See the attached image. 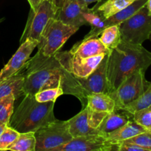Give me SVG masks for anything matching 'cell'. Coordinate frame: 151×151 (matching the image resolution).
Masks as SVG:
<instances>
[{
    "label": "cell",
    "mask_w": 151,
    "mask_h": 151,
    "mask_svg": "<svg viewBox=\"0 0 151 151\" xmlns=\"http://www.w3.org/2000/svg\"><path fill=\"white\" fill-rule=\"evenodd\" d=\"M121 39L126 42L142 45L151 36V16L146 4L119 25Z\"/></svg>",
    "instance_id": "obj_5"
},
{
    "label": "cell",
    "mask_w": 151,
    "mask_h": 151,
    "mask_svg": "<svg viewBox=\"0 0 151 151\" xmlns=\"http://www.w3.org/2000/svg\"><path fill=\"white\" fill-rule=\"evenodd\" d=\"M109 54L105 55L104 58L96 69L86 78H77L81 99L80 102L83 107L87 105V97L92 93L110 92L107 80V64Z\"/></svg>",
    "instance_id": "obj_9"
},
{
    "label": "cell",
    "mask_w": 151,
    "mask_h": 151,
    "mask_svg": "<svg viewBox=\"0 0 151 151\" xmlns=\"http://www.w3.org/2000/svg\"><path fill=\"white\" fill-rule=\"evenodd\" d=\"M28 1L29 2L30 5V10L33 12V13H35L38 10V7H39L40 4L44 1V0H28Z\"/></svg>",
    "instance_id": "obj_31"
},
{
    "label": "cell",
    "mask_w": 151,
    "mask_h": 151,
    "mask_svg": "<svg viewBox=\"0 0 151 151\" xmlns=\"http://www.w3.org/2000/svg\"><path fill=\"white\" fill-rule=\"evenodd\" d=\"M145 72L139 69L125 78L116 90L109 93L115 100V109H121L146 91L150 82L145 78Z\"/></svg>",
    "instance_id": "obj_8"
},
{
    "label": "cell",
    "mask_w": 151,
    "mask_h": 151,
    "mask_svg": "<svg viewBox=\"0 0 151 151\" xmlns=\"http://www.w3.org/2000/svg\"><path fill=\"white\" fill-rule=\"evenodd\" d=\"M122 142L134 143L144 147L147 151H151V131H147Z\"/></svg>",
    "instance_id": "obj_29"
},
{
    "label": "cell",
    "mask_w": 151,
    "mask_h": 151,
    "mask_svg": "<svg viewBox=\"0 0 151 151\" xmlns=\"http://www.w3.org/2000/svg\"><path fill=\"white\" fill-rule=\"evenodd\" d=\"M7 125H6V124H4V123H0V134L2 133V131H4V129L5 128V127L7 126Z\"/></svg>",
    "instance_id": "obj_35"
},
{
    "label": "cell",
    "mask_w": 151,
    "mask_h": 151,
    "mask_svg": "<svg viewBox=\"0 0 151 151\" xmlns=\"http://www.w3.org/2000/svg\"><path fill=\"white\" fill-rule=\"evenodd\" d=\"M150 66V52L142 45L130 44L121 40L109 55L107 80L110 92L116 90L130 75L139 69L146 71Z\"/></svg>",
    "instance_id": "obj_2"
},
{
    "label": "cell",
    "mask_w": 151,
    "mask_h": 151,
    "mask_svg": "<svg viewBox=\"0 0 151 151\" xmlns=\"http://www.w3.org/2000/svg\"><path fill=\"white\" fill-rule=\"evenodd\" d=\"M146 7L147 9V11L149 15L151 16V0H147L146 3Z\"/></svg>",
    "instance_id": "obj_34"
},
{
    "label": "cell",
    "mask_w": 151,
    "mask_h": 151,
    "mask_svg": "<svg viewBox=\"0 0 151 151\" xmlns=\"http://www.w3.org/2000/svg\"><path fill=\"white\" fill-rule=\"evenodd\" d=\"M105 53L87 58H81L73 55L72 72L77 78H86L89 76L97 68L99 63L105 56Z\"/></svg>",
    "instance_id": "obj_16"
},
{
    "label": "cell",
    "mask_w": 151,
    "mask_h": 151,
    "mask_svg": "<svg viewBox=\"0 0 151 151\" xmlns=\"http://www.w3.org/2000/svg\"><path fill=\"white\" fill-rule=\"evenodd\" d=\"M24 96L10 117L9 126L19 133L36 132L56 120L53 112L55 102L40 103L36 100L34 95Z\"/></svg>",
    "instance_id": "obj_3"
},
{
    "label": "cell",
    "mask_w": 151,
    "mask_h": 151,
    "mask_svg": "<svg viewBox=\"0 0 151 151\" xmlns=\"http://www.w3.org/2000/svg\"><path fill=\"white\" fill-rule=\"evenodd\" d=\"M36 151H52L73 139L68 121L56 119L35 132Z\"/></svg>",
    "instance_id": "obj_7"
},
{
    "label": "cell",
    "mask_w": 151,
    "mask_h": 151,
    "mask_svg": "<svg viewBox=\"0 0 151 151\" xmlns=\"http://www.w3.org/2000/svg\"><path fill=\"white\" fill-rule=\"evenodd\" d=\"M135 1L136 0H106L101 4L98 3L92 9L106 19L126 8Z\"/></svg>",
    "instance_id": "obj_21"
},
{
    "label": "cell",
    "mask_w": 151,
    "mask_h": 151,
    "mask_svg": "<svg viewBox=\"0 0 151 151\" xmlns=\"http://www.w3.org/2000/svg\"><path fill=\"white\" fill-rule=\"evenodd\" d=\"M19 135V131L7 125L0 134V150H7V147L16 140Z\"/></svg>",
    "instance_id": "obj_27"
},
{
    "label": "cell",
    "mask_w": 151,
    "mask_h": 151,
    "mask_svg": "<svg viewBox=\"0 0 151 151\" xmlns=\"http://www.w3.org/2000/svg\"><path fill=\"white\" fill-rule=\"evenodd\" d=\"M36 139L35 132L19 133L14 142L7 147V150L36 151Z\"/></svg>",
    "instance_id": "obj_23"
},
{
    "label": "cell",
    "mask_w": 151,
    "mask_h": 151,
    "mask_svg": "<svg viewBox=\"0 0 151 151\" xmlns=\"http://www.w3.org/2000/svg\"><path fill=\"white\" fill-rule=\"evenodd\" d=\"M81 5L84 7H88V5L93 2H101L102 0H77Z\"/></svg>",
    "instance_id": "obj_33"
},
{
    "label": "cell",
    "mask_w": 151,
    "mask_h": 151,
    "mask_svg": "<svg viewBox=\"0 0 151 151\" xmlns=\"http://www.w3.org/2000/svg\"><path fill=\"white\" fill-rule=\"evenodd\" d=\"M151 107V82L146 91L134 101L131 102L121 109L133 115L135 112Z\"/></svg>",
    "instance_id": "obj_25"
},
{
    "label": "cell",
    "mask_w": 151,
    "mask_h": 151,
    "mask_svg": "<svg viewBox=\"0 0 151 151\" xmlns=\"http://www.w3.org/2000/svg\"><path fill=\"white\" fill-rule=\"evenodd\" d=\"M25 79V75L20 71L13 76L0 81V98L13 94L16 100L24 95Z\"/></svg>",
    "instance_id": "obj_17"
},
{
    "label": "cell",
    "mask_w": 151,
    "mask_h": 151,
    "mask_svg": "<svg viewBox=\"0 0 151 151\" xmlns=\"http://www.w3.org/2000/svg\"><path fill=\"white\" fill-rule=\"evenodd\" d=\"M150 39H151V36H150Z\"/></svg>",
    "instance_id": "obj_38"
},
{
    "label": "cell",
    "mask_w": 151,
    "mask_h": 151,
    "mask_svg": "<svg viewBox=\"0 0 151 151\" xmlns=\"http://www.w3.org/2000/svg\"><path fill=\"white\" fill-rule=\"evenodd\" d=\"M38 44V41L31 38H26L21 43L17 51L0 71V81L13 76L20 72L27 61L30 58V55Z\"/></svg>",
    "instance_id": "obj_12"
},
{
    "label": "cell",
    "mask_w": 151,
    "mask_h": 151,
    "mask_svg": "<svg viewBox=\"0 0 151 151\" xmlns=\"http://www.w3.org/2000/svg\"><path fill=\"white\" fill-rule=\"evenodd\" d=\"M72 55L76 57L81 58L93 57L102 54H109L111 50H108L101 42L99 37L96 38H84L74 44L73 47L70 50Z\"/></svg>",
    "instance_id": "obj_14"
},
{
    "label": "cell",
    "mask_w": 151,
    "mask_h": 151,
    "mask_svg": "<svg viewBox=\"0 0 151 151\" xmlns=\"http://www.w3.org/2000/svg\"><path fill=\"white\" fill-rule=\"evenodd\" d=\"M146 131H147L144 128L132 119L118 129L108 134L105 137L107 141L113 144L127 140Z\"/></svg>",
    "instance_id": "obj_18"
},
{
    "label": "cell",
    "mask_w": 151,
    "mask_h": 151,
    "mask_svg": "<svg viewBox=\"0 0 151 151\" xmlns=\"http://www.w3.org/2000/svg\"><path fill=\"white\" fill-rule=\"evenodd\" d=\"M133 119V115L121 109H115L110 112L104 118L103 121L98 127L99 134L106 136Z\"/></svg>",
    "instance_id": "obj_15"
},
{
    "label": "cell",
    "mask_w": 151,
    "mask_h": 151,
    "mask_svg": "<svg viewBox=\"0 0 151 151\" xmlns=\"http://www.w3.org/2000/svg\"><path fill=\"white\" fill-rule=\"evenodd\" d=\"M86 106L93 111L110 113L115 109V102L107 93H92L87 95Z\"/></svg>",
    "instance_id": "obj_19"
},
{
    "label": "cell",
    "mask_w": 151,
    "mask_h": 151,
    "mask_svg": "<svg viewBox=\"0 0 151 151\" xmlns=\"http://www.w3.org/2000/svg\"><path fill=\"white\" fill-rule=\"evenodd\" d=\"M64 94L63 88L62 87H55L41 90L34 94L36 100L40 103L53 101L56 102L57 98Z\"/></svg>",
    "instance_id": "obj_26"
},
{
    "label": "cell",
    "mask_w": 151,
    "mask_h": 151,
    "mask_svg": "<svg viewBox=\"0 0 151 151\" xmlns=\"http://www.w3.org/2000/svg\"><path fill=\"white\" fill-rule=\"evenodd\" d=\"M108 113L90 109L86 106L76 116L68 120L73 137L99 134L97 128Z\"/></svg>",
    "instance_id": "obj_10"
},
{
    "label": "cell",
    "mask_w": 151,
    "mask_h": 151,
    "mask_svg": "<svg viewBox=\"0 0 151 151\" xmlns=\"http://www.w3.org/2000/svg\"><path fill=\"white\" fill-rule=\"evenodd\" d=\"M147 0H136L126 8L123 9L113 16L105 19L106 27L112 25H120L123 22L133 16L135 13L146 4Z\"/></svg>",
    "instance_id": "obj_22"
},
{
    "label": "cell",
    "mask_w": 151,
    "mask_h": 151,
    "mask_svg": "<svg viewBox=\"0 0 151 151\" xmlns=\"http://www.w3.org/2000/svg\"><path fill=\"white\" fill-rule=\"evenodd\" d=\"M4 20V18H2V19H0V23H1V22H2Z\"/></svg>",
    "instance_id": "obj_36"
},
{
    "label": "cell",
    "mask_w": 151,
    "mask_h": 151,
    "mask_svg": "<svg viewBox=\"0 0 151 151\" xmlns=\"http://www.w3.org/2000/svg\"><path fill=\"white\" fill-rule=\"evenodd\" d=\"M101 42L110 50H113L121 41L119 25H112L105 28L99 37Z\"/></svg>",
    "instance_id": "obj_24"
},
{
    "label": "cell",
    "mask_w": 151,
    "mask_h": 151,
    "mask_svg": "<svg viewBox=\"0 0 151 151\" xmlns=\"http://www.w3.org/2000/svg\"><path fill=\"white\" fill-rule=\"evenodd\" d=\"M88 7H84L77 0H63L58 10L56 19L63 23L79 28L88 24L84 20L82 11Z\"/></svg>",
    "instance_id": "obj_13"
},
{
    "label": "cell",
    "mask_w": 151,
    "mask_h": 151,
    "mask_svg": "<svg viewBox=\"0 0 151 151\" xmlns=\"http://www.w3.org/2000/svg\"><path fill=\"white\" fill-rule=\"evenodd\" d=\"M58 1H59V2H60V3H62V1H63V0H57Z\"/></svg>",
    "instance_id": "obj_37"
},
{
    "label": "cell",
    "mask_w": 151,
    "mask_h": 151,
    "mask_svg": "<svg viewBox=\"0 0 151 151\" xmlns=\"http://www.w3.org/2000/svg\"><path fill=\"white\" fill-rule=\"evenodd\" d=\"M113 143L102 134L73 137L68 143L56 147L52 151H111Z\"/></svg>",
    "instance_id": "obj_11"
},
{
    "label": "cell",
    "mask_w": 151,
    "mask_h": 151,
    "mask_svg": "<svg viewBox=\"0 0 151 151\" xmlns=\"http://www.w3.org/2000/svg\"><path fill=\"white\" fill-rule=\"evenodd\" d=\"M72 59L70 51H59L50 57L36 53L21 69L25 76L24 95H34L45 88L62 87L64 94H71L80 100L77 78L72 72Z\"/></svg>",
    "instance_id": "obj_1"
},
{
    "label": "cell",
    "mask_w": 151,
    "mask_h": 151,
    "mask_svg": "<svg viewBox=\"0 0 151 151\" xmlns=\"http://www.w3.org/2000/svg\"><path fill=\"white\" fill-rule=\"evenodd\" d=\"M61 4L62 3L57 0H44L36 12L33 13L30 10L20 42H23L26 38H31L39 43L47 27L56 19Z\"/></svg>",
    "instance_id": "obj_4"
},
{
    "label": "cell",
    "mask_w": 151,
    "mask_h": 151,
    "mask_svg": "<svg viewBox=\"0 0 151 151\" xmlns=\"http://www.w3.org/2000/svg\"><path fill=\"white\" fill-rule=\"evenodd\" d=\"M82 16L86 22L91 26L90 32L87 34L84 38L99 37L101 32L106 28L105 19L99 13L88 7L83 10Z\"/></svg>",
    "instance_id": "obj_20"
},
{
    "label": "cell",
    "mask_w": 151,
    "mask_h": 151,
    "mask_svg": "<svg viewBox=\"0 0 151 151\" xmlns=\"http://www.w3.org/2000/svg\"><path fill=\"white\" fill-rule=\"evenodd\" d=\"M79 28L66 24L57 19L50 24L38 43L36 53L44 57H50L59 51L68 38L78 31Z\"/></svg>",
    "instance_id": "obj_6"
},
{
    "label": "cell",
    "mask_w": 151,
    "mask_h": 151,
    "mask_svg": "<svg viewBox=\"0 0 151 151\" xmlns=\"http://www.w3.org/2000/svg\"><path fill=\"white\" fill-rule=\"evenodd\" d=\"M133 119L147 131H151V107L135 112Z\"/></svg>",
    "instance_id": "obj_28"
},
{
    "label": "cell",
    "mask_w": 151,
    "mask_h": 151,
    "mask_svg": "<svg viewBox=\"0 0 151 151\" xmlns=\"http://www.w3.org/2000/svg\"><path fill=\"white\" fill-rule=\"evenodd\" d=\"M13 98H16V97H14V95H13V94L0 98V111H1V109Z\"/></svg>",
    "instance_id": "obj_32"
},
{
    "label": "cell",
    "mask_w": 151,
    "mask_h": 151,
    "mask_svg": "<svg viewBox=\"0 0 151 151\" xmlns=\"http://www.w3.org/2000/svg\"><path fill=\"white\" fill-rule=\"evenodd\" d=\"M16 98H13L0 111V123L8 125L10 117L14 111V103Z\"/></svg>",
    "instance_id": "obj_30"
}]
</instances>
